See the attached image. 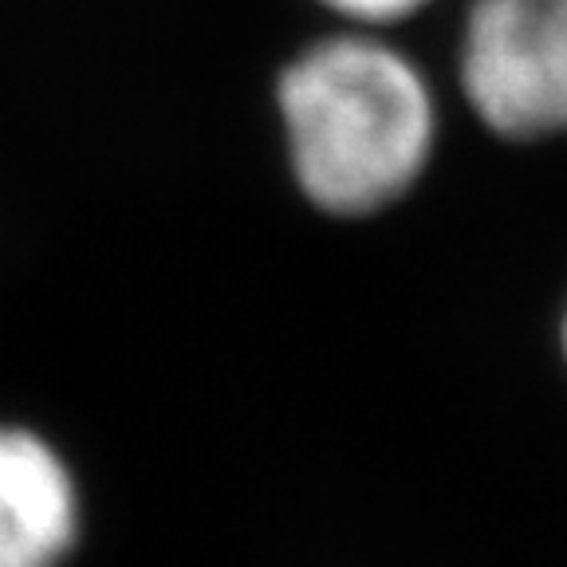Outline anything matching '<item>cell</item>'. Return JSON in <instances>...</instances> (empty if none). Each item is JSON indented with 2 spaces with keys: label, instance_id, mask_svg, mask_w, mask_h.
Returning a JSON list of instances; mask_svg holds the SVG:
<instances>
[{
  "label": "cell",
  "instance_id": "6da1fadb",
  "mask_svg": "<svg viewBox=\"0 0 567 567\" xmlns=\"http://www.w3.org/2000/svg\"><path fill=\"white\" fill-rule=\"evenodd\" d=\"M276 111L296 186L331 217H371L417 186L434 158V91L410 55L343 28L288 60Z\"/></svg>",
  "mask_w": 567,
  "mask_h": 567
},
{
  "label": "cell",
  "instance_id": "7a4b0ae2",
  "mask_svg": "<svg viewBox=\"0 0 567 567\" xmlns=\"http://www.w3.org/2000/svg\"><path fill=\"white\" fill-rule=\"evenodd\" d=\"M457 80L501 138L567 134V0H473Z\"/></svg>",
  "mask_w": 567,
  "mask_h": 567
},
{
  "label": "cell",
  "instance_id": "3957f363",
  "mask_svg": "<svg viewBox=\"0 0 567 567\" xmlns=\"http://www.w3.org/2000/svg\"><path fill=\"white\" fill-rule=\"evenodd\" d=\"M80 524L63 457L32 430L0 425V567H55Z\"/></svg>",
  "mask_w": 567,
  "mask_h": 567
},
{
  "label": "cell",
  "instance_id": "277c9868",
  "mask_svg": "<svg viewBox=\"0 0 567 567\" xmlns=\"http://www.w3.org/2000/svg\"><path fill=\"white\" fill-rule=\"evenodd\" d=\"M316 4L319 9H328L331 17H339L347 28L379 32V28L414 17V12L425 9L430 0H316Z\"/></svg>",
  "mask_w": 567,
  "mask_h": 567
},
{
  "label": "cell",
  "instance_id": "5b68a950",
  "mask_svg": "<svg viewBox=\"0 0 567 567\" xmlns=\"http://www.w3.org/2000/svg\"><path fill=\"white\" fill-rule=\"evenodd\" d=\"M564 351H567V319H564Z\"/></svg>",
  "mask_w": 567,
  "mask_h": 567
}]
</instances>
